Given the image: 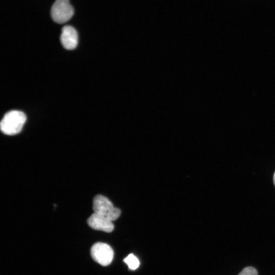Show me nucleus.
I'll list each match as a JSON object with an SVG mask.
<instances>
[{
  "label": "nucleus",
  "instance_id": "obj_1",
  "mask_svg": "<svg viewBox=\"0 0 275 275\" xmlns=\"http://www.w3.org/2000/svg\"><path fill=\"white\" fill-rule=\"evenodd\" d=\"M26 120V116L22 112L9 111L4 115L1 122V130L5 134L15 135L21 131Z\"/></svg>",
  "mask_w": 275,
  "mask_h": 275
},
{
  "label": "nucleus",
  "instance_id": "obj_2",
  "mask_svg": "<svg viewBox=\"0 0 275 275\" xmlns=\"http://www.w3.org/2000/svg\"><path fill=\"white\" fill-rule=\"evenodd\" d=\"M93 210L112 222L116 220L121 214L120 209L115 207L108 198L101 195L95 196L93 201Z\"/></svg>",
  "mask_w": 275,
  "mask_h": 275
},
{
  "label": "nucleus",
  "instance_id": "obj_3",
  "mask_svg": "<svg viewBox=\"0 0 275 275\" xmlns=\"http://www.w3.org/2000/svg\"><path fill=\"white\" fill-rule=\"evenodd\" d=\"M74 10L69 0H56L51 8L52 20L58 23L68 21L73 16Z\"/></svg>",
  "mask_w": 275,
  "mask_h": 275
},
{
  "label": "nucleus",
  "instance_id": "obj_4",
  "mask_svg": "<svg viewBox=\"0 0 275 275\" xmlns=\"http://www.w3.org/2000/svg\"><path fill=\"white\" fill-rule=\"evenodd\" d=\"M91 255L95 261L104 266L109 265L114 258V252L112 248L102 242H97L92 245Z\"/></svg>",
  "mask_w": 275,
  "mask_h": 275
},
{
  "label": "nucleus",
  "instance_id": "obj_5",
  "mask_svg": "<svg viewBox=\"0 0 275 275\" xmlns=\"http://www.w3.org/2000/svg\"><path fill=\"white\" fill-rule=\"evenodd\" d=\"M87 223L92 229L109 233L113 231L114 225L112 221L106 217L94 212L88 219Z\"/></svg>",
  "mask_w": 275,
  "mask_h": 275
},
{
  "label": "nucleus",
  "instance_id": "obj_6",
  "mask_svg": "<svg viewBox=\"0 0 275 275\" xmlns=\"http://www.w3.org/2000/svg\"><path fill=\"white\" fill-rule=\"evenodd\" d=\"M60 40L63 46L67 50H73L78 44V34L71 26H64L62 30Z\"/></svg>",
  "mask_w": 275,
  "mask_h": 275
},
{
  "label": "nucleus",
  "instance_id": "obj_7",
  "mask_svg": "<svg viewBox=\"0 0 275 275\" xmlns=\"http://www.w3.org/2000/svg\"><path fill=\"white\" fill-rule=\"evenodd\" d=\"M123 261L131 270H135L140 265L139 259L132 254H129Z\"/></svg>",
  "mask_w": 275,
  "mask_h": 275
},
{
  "label": "nucleus",
  "instance_id": "obj_8",
  "mask_svg": "<svg viewBox=\"0 0 275 275\" xmlns=\"http://www.w3.org/2000/svg\"><path fill=\"white\" fill-rule=\"evenodd\" d=\"M238 275H258L257 269L252 266L244 268Z\"/></svg>",
  "mask_w": 275,
  "mask_h": 275
},
{
  "label": "nucleus",
  "instance_id": "obj_9",
  "mask_svg": "<svg viewBox=\"0 0 275 275\" xmlns=\"http://www.w3.org/2000/svg\"><path fill=\"white\" fill-rule=\"evenodd\" d=\"M273 182H274V185H275V172H274V175H273Z\"/></svg>",
  "mask_w": 275,
  "mask_h": 275
}]
</instances>
